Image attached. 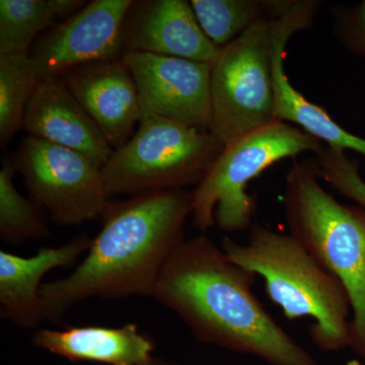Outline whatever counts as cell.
<instances>
[{
	"instance_id": "6da1fadb",
	"label": "cell",
	"mask_w": 365,
	"mask_h": 365,
	"mask_svg": "<svg viewBox=\"0 0 365 365\" xmlns=\"http://www.w3.org/2000/svg\"><path fill=\"white\" fill-rule=\"evenodd\" d=\"M255 278L202 234L175 250L153 297L175 312L201 342L269 365H319L257 299Z\"/></svg>"
},
{
	"instance_id": "7a4b0ae2",
	"label": "cell",
	"mask_w": 365,
	"mask_h": 365,
	"mask_svg": "<svg viewBox=\"0 0 365 365\" xmlns=\"http://www.w3.org/2000/svg\"><path fill=\"white\" fill-rule=\"evenodd\" d=\"M192 201V192L179 189L111 202L76 270L43 283L45 319L58 324L66 312L91 299L153 297L163 267L185 241Z\"/></svg>"
},
{
	"instance_id": "3957f363",
	"label": "cell",
	"mask_w": 365,
	"mask_h": 365,
	"mask_svg": "<svg viewBox=\"0 0 365 365\" xmlns=\"http://www.w3.org/2000/svg\"><path fill=\"white\" fill-rule=\"evenodd\" d=\"M220 247L230 261L263 278L269 299L287 319H314L309 335L319 350L351 347V304L345 288L294 235L254 222L247 244L225 235Z\"/></svg>"
},
{
	"instance_id": "277c9868",
	"label": "cell",
	"mask_w": 365,
	"mask_h": 365,
	"mask_svg": "<svg viewBox=\"0 0 365 365\" xmlns=\"http://www.w3.org/2000/svg\"><path fill=\"white\" fill-rule=\"evenodd\" d=\"M319 179L314 163H292L283 197L287 227L345 288L353 314L350 348L365 359V208L340 203Z\"/></svg>"
},
{
	"instance_id": "5b68a950",
	"label": "cell",
	"mask_w": 365,
	"mask_h": 365,
	"mask_svg": "<svg viewBox=\"0 0 365 365\" xmlns=\"http://www.w3.org/2000/svg\"><path fill=\"white\" fill-rule=\"evenodd\" d=\"M323 145L299 127L277 121L228 141L192 191L194 225L202 234L215 227L225 234L249 230L258 209L250 182L274 163L316 155Z\"/></svg>"
},
{
	"instance_id": "8992f818",
	"label": "cell",
	"mask_w": 365,
	"mask_h": 365,
	"mask_svg": "<svg viewBox=\"0 0 365 365\" xmlns=\"http://www.w3.org/2000/svg\"><path fill=\"white\" fill-rule=\"evenodd\" d=\"M223 146L209 130L165 118H145L102 168L108 193L132 197L196 187Z\"/></svg>"
},
{
	"instance_id": "52a82bcc",
	"label": "cell",
	"mask_w": 365,
	"mask_h": 365,
	"mask_svg": "<svg viewBox=\"0 0 365 365\" xmlns=\"http://www.w3.org/2000/svg\"><path fill=\"white\" fill-rule=\"evenodd\" d=\"M285 14L255 25L212 66L210 132L223 144L275 122L274 52Z\"/></svg>"
},
{
	"instance_id": "ba28073f",
	"label": "cell",
	"mask_w": 365,
	"mask_h": 365,
	"mask_svg": "<svg viewBox=\"0 0 365 365\" xmlns=\"http://www.w3.org/2000/svg\"><path fill=\"white\" fill-rule=\"evenodd\" d=\"M13 162L31 199L58 227L102 220L111 204L102 169L78 151L26 135Z\"/></svg>"
},
{
	"instance_id": "9c48e42d",
	"label": "cell",
	"mask_w": 365,
	"mask_h": 365,
	"mask_svg": "<svg viewBox=\"0 0 365 365\" xmlns=\"http://www.w3.org/2000/svg\"><path fill=\"white\" fill-rule=\"evenodd\" d=\"M133 0H93L46 31L29 59L38 81L61 78L67 71L98 61L124 58L123 24Z\"/></svg>"
},
{
	"instance_id": "30bf717a",
	"label": "cell",
	"mask_w": 365,
	"mask_h": 365,
	"mask_svg": "<svg viewBox=\"0 0 365 365\" xmlns=\"http://www.w3.org/2000/svg\"><path fill=\"white\" fill-rule=\"evenodd\" d=\"M138 90L143 119L162 117L210 131L212 64L144 52L123 58Z\"/></svg>"
},
{
	"instance_id": "8fae6325",
	"label": "cell",
	"mask_w": 365,
	"mask_h": 365,
	"mask_svg": "<svg viewBox=\"0 0 365 365\" xmlns=\"http://www.w3.org/2000/svg\"><path fill=\"white\" fill-rule=\"evenodd\" d=\"M122 36L125 54L151 53L213 66L222 50L204 33L187 0H133Z\"/></svg>"
},
{
	"instance_id": "7c38bea8",
	"label": "cell",
	"mask_w": 365,
	"mask_h": 365,
	"mask_svg": "<svg viewBox=\"0 0 365 365\" xmlns=\"http://www.w3.org/2000/svg\"><path fill=\"white\" fill-rule=\"evenodd\" d=\"M61 78L113 150L130 140L143 115L135 79L123 59L74 67Z\"/></svg>"
},
{
	"instance_id": "4fadbf2b",
	"label": "cell",
	"mask_w": 365,
	"mask_h": 365,
	"mask_svg": "<svg viewBox=\"0 0 365 365\" xmlns=\"http://www.w3.org/2000/svg\"><path fill=\"white\" fill-rule=\"evenodd\" d=\"M319 7V1L297 0L283 18L274 52V120L297 125L334 150H352L365 157V138L345 130L323 108L309 102L294 88L285 73L284 53L288 41L295 33L313 26Z\"/></svg>"
},
{
	"instance_id": "5bb4252c",
	"label": "cell",
	"mask_w": 365,
	"mask_h": 365,
	"mask_svg": "<svg viewBox=\"0 0 365 365\" xmlns=\"http://www.w3.org/2000/svg\"><path fill=\"white\" fill-rule=\"evenodd\" d=\"M23 130L83 153L101 169L114 153L62 78L38 81L26 108Z\"/></svg>"
},
{
	"instance_id": "9a60e30c",
	"label": "cell",
	"mask_w": 365,
	"mask_h": 365,
	"mask_svg": "<svg viewBox=\"0 0 365 365\" xmlns=\"http://www.w3.org/2000/svg\"><path fill=\"white\" fill-rule=\"evenodd\" d=\"M93 239L76 235L60 247H46L31 257L0 251V311L21 329H35L44 321L40 290L46 274L72 265L90 249Z\"/></svg>"
},
{
	"instance_id": "2e32d148",
	"label": "cell",
	"mask_w": 365,
	"mask_h": 365,
	"mask_svg": "<svg viewBox=\"0 0 365 365\" xmlns=\"http://www.w3.org/2000/svg\"><path fill=\"white\" fill-rule=\"evenodd\" d=\"M33 344L73 362L146 365L155 359V343L134 323L117 328L68 326L60 330L42 329L34 334Z\"/></svg>"
},
{
	"instance_id": "e0dca14e",
	"label": "cell",
	"mask_w": 365,
	"mask_h": 365,
	"mask_svg": "<svg viewBox=\"0 0 365 365\" xmlns=\"http://www.w3.org/2000/svg\"><path fill=\"white\" fill-rule=\"evenodd\" d=\"M83 0H1L0 55H26L38 36L58 19L69 18L86 6Z\"/></svg>"
},
{
	"instance_id": "ac0fdd59",
	"label": "cell",
	"mask_w": 365,
	"mask_h": 365,
	"mask_svg": "<svg viewBox=\"0 0 365 365\" xmlns=\"http://www.w3.org/2000/svg\"><path fill=\"white\" fill-rule=\"evenodd\" d=\"M297 0H192L194 13L206 36L227 47L266 19L287 13Z\"/></svg>"
},
{
	"instance_id": "d6986e66",
	"label": "cell",
	"mask_w": 365,
	"mask_h": 365,
	"mask_svg": "<svg viewBox=\"0 0 365 365\" xmlns=\"http://www.w3.org/2000/svg\"><path fill=\"white\" fill-rule=\"evenodd\" d=\"M13 160H2L0 170V237L9 245L41 241L51 235L42 207L21 195L14 185Z\"/></svg>"
},
{
	"instance_id": "ffe728a7",
	"label": "cell",
	"mask_w": 365,
	"mask_h": 365,
	"mask_svg": "<svg viewBox=\"0 0 365 365\" xmlns=\"http://www.w3.org/2000/svg\"><path fill=\"white\" fill-rule=\"evenodd\" d=\"M26 55H0V144L4 148L23 129L29 101L37 86Z\"/></svg>"
},
{
	"instance_id": "44dd1931",
	"label": "cell",
	"mask_w": 365,
	"mask_h": 365,
	"mask_svg": "<svg viewBox=\"0 0 365 365\" xmlns=\"http://www.w3.org/2000/svg\"><path fill=\"white\" fill-rule=\"evenodd\" d=\"M314 155V167L319 179L365 208V181L360 175L359 162L350 160L344 151L334 150L325 144Z\"/></svg>"
},
{
	"instance_id": "7402d4cb",
	"label": "cell",
	"mask_w": 365,
	"mask_h": 365,
	"mask_svg": "<svg viewBox=\"0 0 365 365\" xmlns=\"http://www.w3.org/2000/svg\"><path fill=\"white\" fill-rule=\"evenodd\" d=\"M334 33L348 51L365 58V0L332 9Z\"/></svg>"
},
{
	"instance_id": "603a6c76",
	"label": "cell",
	"mask_w": 365,
	"mask_h": 365,
	"mask_svg": "<svg viewBox=\"0 0 365 365\" xmlns=\"http://www.w3.org/2000/svg\"><path fill=\"white\" fill-rule=\"evenodd\" d=\"M146 365H180L178 364H175V362L165 361V360H163L160 359H153L151 360L150 364Z\"/></svg>"
},
{
	"instance_id": "cb8c5ba5",
	"label": "cell",
	"mask_w": 365,
	"mask_h": 365,
	"mask_svg": "<svg viewBox=\"0 0 365 365\" xmlns=\"http://www.w3.org/2000/svg\"><path fill=\"white\" fill-rule=\"evenodd\" d=\"M345 365H364V364H362L361 362L359 361V360L351 359V360H349V361H347V364H346Z\"/></svg>"
}]
</instances>
